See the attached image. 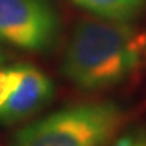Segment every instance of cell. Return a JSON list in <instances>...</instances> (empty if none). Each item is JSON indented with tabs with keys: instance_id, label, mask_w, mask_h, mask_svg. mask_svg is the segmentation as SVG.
<instances>
[{
	"instance_id": "obj_8",
	"label": "cell",
	"mask_w": 146,
	"mask_h": 146,
	"mask_svg": "<svg viewBox=\"0 0 146 146\" xmlns=\"http://www.w3.org/2000/svg\"><path fill=\"white\" fill-rule=\"evenodd\" d=\"M5 51H3V48H2V45H0V66H2V63L5 61Z\"/></svg>"
},
{
	"instance_id": "obj_5",
	"label": "cell",
	"mask_w": 146,
	"mask_h": 146,
	"mask_svg": "<svg viewBox=\"0 0 146 146\" xmlns=\"http://www.w3.org/2000/svg\"><path fill=\"white\" fill-rule=\"evenodd\" d=\"M98 19L130 24L146 12V0H70Z\"/></svg>"
},
{
	"instance_id": "obj_6",
	"label": "cell",
	"mask_w": 146,
	"mask_h": 146,
	"mask_svg": "<svg viewBox=\"0 0 146 146\" xmlns=\"http://www.w3.org/2000/svg\"><path fill=\"white\" fill-rule=\"evenodd\" d=\"M23 76V63L0 69V110L17 90Z\"/></svg>"
},
{
	"instance_id": "obj_2",
	"label": "cell",
	"mask_w": 146,
	"mask_h": 146,
	"mask_svg": "<svg viewBox=\"0 0 146 146\" xmlns=\"http://www.w3.org/2000/svg\"><path fill=\"white\" fill-rule=\"evenodd\" d=\"M127 115L113 102L66 106L19 128L11 146H108Z\"/></svg>"
},
{
	"instance_id": "obj_3",
	"label": "cell",
	"mask_w": 146,
	"mask_h": 146,
	"mask_svg": "<svg viewBox=\"0 0 146 146\" xmlns=\"http://www.w3.org/2000/svg\"><path fill=\"white\" fill-rule=\"evenodd\" d=\"M60 33L52 0H0V43L43 54L57 45Z\"/></svg>"
},
{
	"instance_id": "obj_1",
	"label": "cell",
	"mask_w": 146,
	"mask_h": 146,
	"mask_svg": "<svg viewBox=\"0 0 146 146\" xmlns=\"http://www.w3.org/2000/svg\"><path fill=\"white\" fill-rule=\"evenodd\" d=\"M145 48L146 35L130 24L81 19L66 45L61 73L79 90H110L136 75Z\"/></svg>"
},
{
	"instance_id": "obj_7",
	"label": "cell",
	"mask_w": 146,
	"mask_h": 146,
	"mask_svg": "<svg viewBox=\"0 0 146 146\" xmlns=\"http://www.w3.org/2000/svg\"><path fill=\"white\" fill-rule=\"evenodd\" d=\"M108 146H146V125L137 124L121 130Z\"/></svg>"
},
{
	"instance_id": "obj_9",
	"label": "cell",
	"mask_w": 146,
	"mask_h": 146,
	"mask_svg": "<svg viewBox=\"0 0 146 146\" xmlns=\"http://www.w3.org/2000/svg\"><path fill=\"white\" fill-rule=\"evenodd\" d=\"M145 54H146V48H145Z\"/></svg>"
},
{
	"instance_id": "obj_4",
	"label": "cell",
	"mask_w": 146,
	"mask_h": 146,
	"mask_svg": "<svg viewBox=\"0 0 146 146\" xmlns=\"http://www.w3.org/2000/svg\"><path fill=\"white\" fill-rule=\"evenodd\" d=\"M55 96V85L43 70L23 63V76L17 90L2 110L0 124H15L29 119L46 108Z\"/></svg>"
}]
</instances>
